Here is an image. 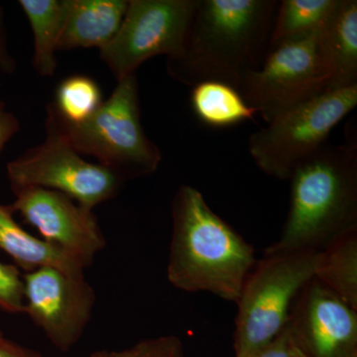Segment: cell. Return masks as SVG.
<instances>
[{
    "label": "cell",
    "mask_w": 357,
    "mask_h": 357,
    "mask_svg": "<svg viewBox=\"0 0 357 357\" xmlns=\"http://www.w3.org/2000/svg\"><path fill=\"white\" fill-rule=\"evenodd\" d=\"M46 112L45 129L58 134L77 153L93 157L124 181L150 175L161 163V151L141 123L136 74L117 82L109 98L86 121H66L53 102L47 105Z\"/></svg>",
    "instance_id": "277c9868"
},
{
    "label": "cell",
    "mask_w": 357,
    "mask_h": 357,
    "mask_svg": "<svg viewBox=\"0 0 357 357\" xmlns=\"http://www.w3.org/2000/svg\"><path fill=\"white\" fill-rule=\"evenodd\" d=\"M24 312L62 351H69L91 321L96 293L84 280L53 267L26 272Z\"/></svg>",
    "instance_id": "30bf717a"
},
{
    "label": "cell",
    "mask_w": 357,
    "mask_h": 357,
    "mask_svg": "<svg viewBox=\"0 0 357 357\" xmlns=\"http://www.w3.org/2000/svg\"><path fill=\"white\" fill-rule=\"evenodd\" d=\"M33 34L32 64L40 77H53L64 26L65 0H20Z\"/></svg>",
    "instance_id": "2e32d148"
},
{
    "label": "cell",
    "mask_w": 357,
    "mask_h": 357,
    "mask_svg": "<svg viewBox=\"0 0 357 357\" xmlns=\"http://www.w3.org/2000/svg\"><path fill=\"white\" fill-rule=\"evenodd\" d=\"M102 91L91 77L73 75L59 84L54 107L66 121L82 122L102 105Z\"/></svg>",
    "instance_id": "ffe728a7"
},
{
    "label": "cell",
    "mask_w": 357,
    "mask_h": 357,
    "mask_svg": "<svg viewBox=\"0 0 357 357\" xmlns=\"http://www.w3.org/2000/svg\"><path fill=\"white\" fill-rule=\"evenodd\" d=\"M0 357H43L39 352L21 347V345L4 340L0 342Z\"/></svg>",
    "instance_id": "484cf974"
},
{
    "label": "cell",
    "mask_w": 357,
    "mask_h": 357,
    "mask_svg": "<svg viewBox=\"0 0 357 357\" xmlns=\"http://www.w3.org/2000/svg\"><path fill=\"white\" fill-rule=\"evenodd\" d=\"M279 1L199 0L182 53L167 60L169 76L196 86L220 82L241 91L261 68Z\"/></svg>",
    "instance_id": "6da1fadb"
},
{
    "label": "cell",
    "mask_w": 357,
    "mask_h": 357,
    "mask_svg": "<svg viewBox=\"0 0 357 357\" xmlns=\"http://www.w3.org/2000/svg\"><path fill=\"white\" fill-rule=\"evenodd\" d=\"M314 278L357 310V230L319 251Z\"/></svg>",
    "instance_id": "e0dca14e"
},
{
    "label": "cell",
    "mask_w": 357,
    "mask_h": 357,
    "mask_svg": "<svg viewBox=\"0 0 357 357\" xmlns=\"http://www.w3.org/2000/svg\"><path fill=\"white\" fill-rule=\"evenodd\" d=\"M281 236L264 255L321 251L357 230V142L326 143L294 169Z\"/></svg>",
    "instance_id": "3957f363"
},
{
    "label": "cell",
    "mask_w": 357,
    "mask_h": 357,
    "mask_svg": "<svg viewBox=\"0 0 357 357\" xmlns=\"http://www.w3.org/2000/svg\"><path fill=\"white\" fill-rule=\"evenodd\" d=\"M41 144L9 162L11 189L37 187L62 192L86 210L114 199L126 181L100 164L84 160L51 130Z\"/></svg>",
    "instance_id": "ba28073f"
},
{
    "label": "cell",
    "mask_w": 357,
    "mask_h": 357,
    "mask_svg": "<svg viewBox=\"0 0 357 357\" xmlns=\"http://www.w3.org/2000/svg\"><path fill=\"white\" fill-rule=\"evenodd\" d=\"M191 105L199 121L213 128L236 126L251 121L257 114L239 91L220 82H203L192 86Z\"/></svg>",
    "instance_id": "ac0fdd59"
},
{
    "label": "cell",
    "mask_w": 357,
    "mask_h": 357,
    "mask_svg": "<svg viewBox=\"0 0 357 357\" xmlns=\"http://www.w3.org/2000/svg\"><path fill=\"white\" fill-rule=\"evenodd\" d=\"M0 249L26 272L53 267L75 277H84L91 263L28 234L15 222L8 206L0 204Z\"/></svg>",
    "instance_id": "9a60e30c"
},
{
    "label": "cell",
    "mask_w": 357,
    "mask_h": 357,
    "mask_svg": "<svg viewBox=\"0 0 357 357\" xmlns=\"http://www.w3.org/2000/svg\"><path fill=\"white\" fill-rule=\"evenodd\" d=\"M199 0H129L119 32L100 50V60L117 82L136 74L156 56L182 53Z\"/></svg>",
    "instance_id": "52a82bcc"
},
{
    "label": "cell",
    "mask_w": 357,
    "mask_h": 357,
    "mask_svg": "<svg viewBox=\"0 0 357 357\" xmlns=\"http://www.w3.org/2000/svg\"><path fill=\"white\" fill-rule=\"evenodd\" d=\"M129 0H65L66 13L59 51L98 48L114 38Z\"/></svg>",
    "instance_id": "5bb4252c"
},
{
    "label": "cell",
    "mask_w": 357,
    "mask_h": 357,
    "mask_svg": "<svg viewBox=\"0 0 357 357\" xmlns=\"http://www.w3.org/2000/svg\"><path fill=\"white\" fill-rule=\"evenodd\" d=\"M318 33L270 49L261 68L248 77L239 91L266 123L295 105L333 89L317 52Z\"/></svg>",
    "instance_id": "9c48e42d"
},
{
    "label": "cell",
    "mask_w": 357,
    "mask_h": 357,
    "mask_svg": "<svg viewBox=\"0 0 357 357\" xmlns=\"http://www.w3.org/2000/svg\"><path fill=\"white\" fill-rule=\"evenodd\" d=\"M89 357H103V351L96 352V354H91Z\"/></svg>",
    "instance_id": "4316f807"
},
{
    "label": "cell",
    "mask_w": 357,
    "mask_h": 357,
    "mask_svg": "<svg viewBox=\"0 0 357 357\" xmlns=\"http://www.w3.org/2000/svg\"><path fill=\"white\" fill-rule=\"evenodd\" d=\"M0 309L11 314L24 312V283L20 269L0 262Z\"/></svg>",
    "instance_id": "7402d4cb"
},
{
    "label": "cell",
    "mask_w": 357,
    "mask_h": 357,
    "mask_svg": "<svg viewBox=\"0 0 357 357\" xmlns=\"http://www.w3.org/2000/svg\"><path fill=\"white\" fill-rule=\"evenodd\" d=\"M319 251L264 255L237 299L236 357H252L285 330L295 300L316 273Z\"/></svg>",
    "instance_id": "5b68a950"
},
{
    "label": "cell",
    "mask_w": 357,
    "mask_h": 357,
    "mask_svg": "<svg viewBox=\"0 0 357 357\" xmlns=\"http://www.w3.org/2000/svg\"><path fill=\"white\" fill-rule=\"evenodd\" d=\"M103 357H105V351H103Z\"/></svg>",
    "instance_id": "f1b7e54d"
},
{
    "label": "cell",
    "mask_w": 357,
    "mask_h": 357,
    "mask_svg": "<svg viewBox=\"0 0 357 357\" xmlns=\"http://www.w3.org/2000/svg\"><path fill=\"white\" fill-rule=\"evenodd\" d=\"M338 0L279 1L270 38V49L317 34L337 6Z\"/></svg>",
    "instance_id": "d6986e66"
},
{
    "label": "cell",
    "mask_w": 357,
    "mask_h": 357,
    "mask_svg": "<svg viewBox=\"0 0 357 357\" xmlns=\"http://www.w3.org/2000/svg\"><path fill=\"white\" fill-rule=\"evenodd\" d=\"M285 331L300 357H357V310L314 277L295 300Z\"/></svg>",
    "instance_id": "8fae6325"
},
{
    "label": "cell",
    "mask_w": 357,
    "mask_h": 357,
    "mask_svg": "<svg viewBox=\"0 0 357 357\" xmlns=\"http://www.w3.org/2000/svg\"><path fill=\"white\" fill-rule=\"evenodd\" d=\"M356 105L357 84L328 89L301 102L251 134V157L263 173L289 180L294 169L326 144L333 129Z\"/></svg>",
    "instance_id": "8992f818"
},
{
    "label": "cell",
    "mask_w": 357,
    "mask_h": 357,
    "mask_svg": "<svg viewBox=\"0 0 357 357\" xmlns=\"http://www.w3.org/2000/svg\"><path fill=\"white\" fill-rule=\"evenodd\" d=\"M172 220L169 282L185 292H208L236 302L257 262L252 245L191 185H181L176 192Z\"/></svg>",
    "instance_id": "7a4b0ae2"
},
{
    "label": "cell",
    "mask_w": 357,
    "mask_h": 357,
    "mask_svg": "<svg viewBox=\"0 0 357 357\" xmlns=\"http://www.w3.org/2000/svg\"><path fill=\"white\" fill-rule=\"evenodd\" d=\"M20 131V122L17 117L7 110L6 103L0 100V153Z\"/></svg>",
    "instance_id": "603a6c76"
},
{
    "label": "cell",
    "mask_w": 357,
    "mask_h": 357,
    "mask_svg": "<svg viewBox=\"0 0 357 357\" xmlns=\"http://www.w3.org/2000/svg\"><path fill=\"white\" fill-rule=\"evenodd\" d=\"M15 201L8 206L25 223L38 230L45 241L93 263L107 245L93 211L62 192L37 187L13 190Z\"/></svg>",
    "instance_id": "7c38bea8"
},
{
    "label": "cell",
    "mask_w": 357,
    "mask_h": 357,
    "mask_svg": "<svg viewBox=\"0 0 357 357\" xmlns=\"http://www.w3.org/2000/svg\"><path fill=\"white\" fill-rule=\"evenodd\" d=\"M252 357H300L297 351L293 347L287 332H284L279 335L272 344L268 345L261 351L256 354Z\"/></svg>",
    "instance_id": "d4e9b609"
},
{
    "label": "cell",
    "mask_w": 357,
    "mask_h": 357,
    "mask_svg": "<svg viewBox=\"0 0 357 357\" xmlns=\"http://www.w3.org/2000/svg\"><path fill=\"white\" fill-rule=\"evenodd\" d=\"M16 61L9 50L7 41L6 13L3 6L0 4V70L11 75L15 72Z\"/></svg>",
    "instance_id": "cb8c5ba5"
},
{
    "label": "cell",
    "mask_w": 357,
    "mask_h": 357,
    "mask_svg": "<svg viewBox=\"0 0 357 357\" xmlns=\"http://www.w3.org/2000/svg\"><path fill=\"white\" fill-rule=\"evenodd\" d=\"M4 340H6V337H4L3 335H2V333L0 332V342H3Z\"/></svg>",
    "instance_id": "83f0119b"
},
{
    "label": "cell",
    "mask_w": 357,
    "mask_h": 357,
    "mask_svg": "<svg viewBox=\"0 0 357 357\" xmlns=\"http://www.w3.org/2000/svg\"><path fill=\"white\" fill-rule=\"evenodd\" d=\"M317 52L331 88L357 84L356 0H338L318 33Z\"/></svg>",
    "instance_id": "4fadbf2b"
},
{
    "label": "cell",
    "mask_w": 357,
    "mask_h": 357,
    "mask_svg": "<svg viewBox=\"0 0 357 357\" xmlns=\"http://www.w3.org/2000/svg\"><path fill=\"white\" fill-rule=\"evenodd\" d=\"M105 357H184V351L178 337L166 335L141 340L122 351H105Z\"/></svg>",
    "instance_id": "44dd1931"
}]
</instances>
